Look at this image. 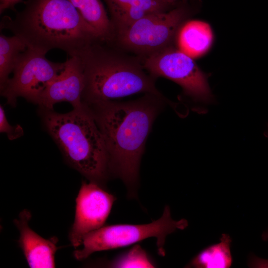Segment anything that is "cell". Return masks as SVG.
<instances>
[{"label": "cell", "mask_w": 268, "mask_h": 268, "mask_svg": "<svg viewBox=\"0 0 268 268\" xmlns=\"http://www.w3.org/2000/svg\"><path fill=\"white\" fill-rule=\"evenodd\" d=\"M165 97L146 93L135 100L99 101L85 104L104 138L109 174L121 179L130 197L136 195L141 159L146 139Z\"/></svg>", "instance_id": "1"}, {"label": "cell", "mask_w": 268, "mask_h": 268, "mask_svg": "<svg viewBox=\"0 0 268 268\" xmlns=\"http://www.w3.org/2000/svg\"><path fill=\"white\" fill-rule=\"evenodd\" d=\"M14 18L4 16L0 29L11 31L27 48L46 54L58 49L70 57L99 38L69 0H28Z\"/></svg>", "instance_id": "2"}, {"label": "cell", "mask_w": 268, "mask_h": 268, "mask_svg": "<svg viewBox=\"0 0 268 268\" xmlns=\"http://www.w3.org/2000/svg\"><path fill=\"white\" fill-rule=\"evenodd\" d=\"M77 56L84 75V104L138 93L165 97L155 86L156 79L145 71L141 58L122 54L111 41L97 39Z\"/></svg>", "instance_id": "3"}, {"label": "cell", "mask_w": 268, "mask_h": 268, "mask_svg": "<svg viewBox=\"0 0 268 268\" xmlns=\"http://www.w3.org/2000/svg\"><path fill=\"white\" fill-rule=\"evenodd\" d=\"M44 125L67 163L89 181L104 187L108 156L103 136L88 108L61 114L41 109Z\"/></svg>", "instance_id": "4"}, {"label": "cell", "mask_w": 268, "mask_h": 268, "mask_svg": "<svg viewBox=\"0 0 268 268\" xmlns=\"http://www.w3.org/2000/svg\"><path fill=\"white\" fill-rule=\"evenodd\" d=\"M188 226L185 219L173 220L170 207L166 205L161 217L151 223L105 226L87 234L82 239V248L74 252V257L77 260H83L96 252L129 246L152 237L156 239L159 255L164 256L167 236Z\"/></svg>", "instance_id": "5"}, {"label": "cell", "mask_w": 268, "mask_h": 268, "mask_svg": "<svg viewBox=\"0 0 268 268\" xmlns=\"http://www.w3.org/2000/svg\"><path fill=\"white\" fill-rule=\"evenodd\" d=\"M191 14L186 2L171 9L152 13L115 32L112 42L144 58L172 46L177 33Z\"/></svg>", "instance_id": "6"}, {"label": "cell", "mask_w": 268, "mask_h": 268, "mask_svg": "<svg viewBox=\"0 0 268 268\" xmlns=\"http://www.w3.org/2000/svg\"><path fill=\"white\" fill-rule=\"evenodd\" d=\"M140 58L152 77H165L177 83L191 101L203 105L214 102L205 74L194 59L173 45Z\"/></svg>", "instance_id": "7"}, {"label": "cell", "mask_w": 268, "mask_h": 268, "mask_svg": "<svg viewBox=\"0 0 268 268\" xmlns=\"http://www.w3.org/2000/svg\"><path fill=\"white\" fill-rule=\"evenodd\" d=\"M46 54L28 48L21 54L13 76L0 89L8 104L15 107L19 97L38 104L43 90L65 66V63L49 60Z\"/></svg>", "instance_id": "8"}, {"label": "cell", "mask_w": 268, "mask_h": 268, "mask_svg": "<svg viewBox=\"0 0 268 268\" xmlns=\"http://www.w3.org/2000/svg\"><path fill=\"white\" fill-rule=\"evenodd\" d=\"M104 187L83 181L76 198L73 223L69 233L74 248L81 245L83 237L103 226L116 200Z\"/></svg>", "instance_id": "9"}, {"label": "cell", "mask_w": 268, "mask_h": 268, "mask_svg": "<svg viewBox=\"0 0 268 268\" xmlns=\"http://www.w3.org/2000/svg\"><path fill=\"white\" fill-rule=\"evenodd\" d=\"M65 63L62 71L41 93L38 103L41 109L53 110L54 105L62 102L70 103L73 109L84 107V75L80 60L78 56H72Z\"/></svg>", "instance_id": "10"}, {"label": "cell", "mask_w": 268, "mask_h": 268, "mask_svg": "<svg viewBox=\"0 0 268 268\" xmlns=\"http://www.w3.org/2000/svg\"><path fill=\"white\" fill-rule=\"evenodd\" d=\"M31 218L30 212L24 209L14 220L20 233L18 244L28 265L32 268H55L58 238L45 239L36 233L29 225Z\"/></svg>", "instance_id": "11"}, {"label": "cell", "mask_w": 268, "mask_h": 268, "mask_svg": "<svg viewBox=\"0 0 268 268\" xmlns=\"http://www.w3.org/2000/svg\"><path fill=\"white\" fill-rule=\"evenodd\" d=\"M110 13L114 34L152 13L174 7L162 0H104Z\"/></svg>", "instance_id": "12"}, {"label": "cell", "mask_w": 268, "mask_h": 268, "mask_svg": "<svg viewBox=\"0 0 268 268\" xmlns=\"http://www.w3.org/2000/svg\"><path fill=\"white\" fill-rule=\"evenodd\" d=\"M178 49L193 59L200 58L210 48L213 35L210 26L199 20H188L176 37Z\"/></svg>", "instance_id": "13"}, {"label": "cell", "mask_w": 268, "mask_h": 268, "mask_svg": "<svg viewBox=\"0 0 268 268\" xmlns=\"http://www.w3.org/2000/svg\"><path fill=\"white\" fill-rule=\"evenodd\" d=\"M100 39L111 41L114 30L101 0H69Z\"/></svg>", "instance_id": "14"}, {"label": "cell", "mask_w": 268, "mask_h": 268, "mask_svg": "<svg viewBox=\"0 0 268 268\" xmlns=\"http://www.w3.org/2000/svg\"><path fill=\"white\" fill-rule=\"evenodd\" d=\"M232 240L222 234L218 243L202 250L189 263L187 267L197 268H228L232 263L230 247Z\"/></svg>", "instance_id": "15"}, {"label": "cell", "mask_w": 268, "mask_h": 268, "mask_svg": "<svg viewBox=\"0 0 268 268\" xmlns=\"http://www.w3.org/2000/svg\"><path fill=\"white\" fill-rule=\"evenodd\" d=\"M27 48L26 45L15 35H0V89L9 79L21 54Z\"/></svg>", "instance_id": "16"}, {"label": "cell", "mask_w": 268, "mask_h": 268, "mask_svg": "<svg viewBox=\"0 0 268 268\" xmlns=\"http://www.w3.org/2000/svg\"><path fill=\"white\" fill-rule=\"evenodd\" d=\"M109 266L114 268L155 267L146 251L137 244L116 258Z\"/></svg>", "instance_id": "17"}, {"label": "cell", "mask_w": 268, "mask_h": 268, "mask_svg": "<svg viewBox=\"0 0 268 268\" xmlns=\"http://www.w3.org/2000/svg\"><path fill=\"white\" fill-rule=\"evenodd\" d=\"M0 132L5 133L9 140L17 139L23 135L22 127L19 125H10L7 121L5 112L1 105L0 106Z\"/></svg>", "instance_id": "18"}, {"label": "cell", "mask_w": 268, "mask_h": 268, "mask_svg": "<svg viewBox=\"0 0 268 268\" xmlns=\"http://www.w3.org/2000/svg\"><path fill=\"white\" fill-rule=\"evenodd\" d=\"M20 2L24 3L23 0H0V14L7 9L15 10V5Z\"/></svg>", "instance_id": "19"}, {"label": "cell", "mask_w": 268, "mask_h": 268, "mask_svg": "<svg viewBox=\"0 0 268 268\" xmlns=\"http://www.w3.org/2000/svg\"><path fill=\"white\" fill-rule=\"evenodd\" d=\"M167 4L175 6L177 3L178 0H162Z\"/></svg>", "instance_id": "20"}, {"label": "cell", "mask_w": 268, "mask_h": 268, "mask_svg": "<svg viewBox=\"0 0 268 268\" xmlns=\"http://www.w3.org/2000/svg\"><path fill=\"white\" fill-rule=\"evenodd\" d=\"M262 238L264 241H268V230L263 233Z\"/></svg>", "instance_id": "21"}, {"label": "cell", "mask_w": 268, "mask_h": 268, "mask_svg": "<svg viewBox=\"0 0 268 268\" xmlns=\"http://www.w3.org/2000/svg\"><path fill=\"white\" fill-rule=\"evenodd\" d=\"M265 135L266 136L268 137V129L267 131L266 132Z\"/></svg>", "instance_id": "22"}]
</instances>
